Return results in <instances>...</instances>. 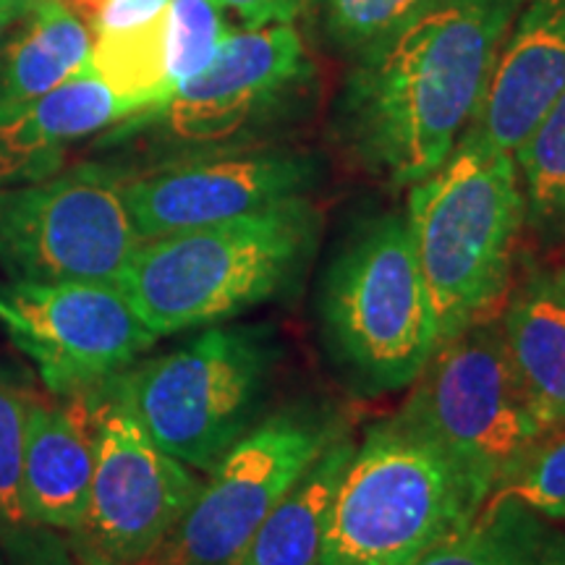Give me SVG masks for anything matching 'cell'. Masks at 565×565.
I'll return each instance as SVG.
<instances>
[{"instance_id":"6da1fadb","label":"cell","mask_w":565,"mask_h":565,"mask_svg":"<svg viewBox=\"0 0 565 565\" xmlns=\"http://www.w3.org/2000/svg\"><path fill=\"white\" fill-rule=\"evenodd\" d=\"M524 0H435L404 30L356 55L341 100L351 152L395 186L448 160L471 124Z\"/></svg>"},{"instance_id":"7a4b0ae2","label":"cell","mask_w":565,"mask_h":565,"mask_svg":"<svg viewBox=\"0 0 565 565\" xmlns=\"http://www.w3.org/2000/svg\"><path fill=\"white\" fill-rule=\"evenodd\" d=\"M317 236L320 212L296 196L236 221L141 242L118 286L158 338L210 328L294 286Z\"/></svg>"},{"instance_id":"3957f363","label":"cell","mask_w":565,"mask_h":565,"mask_svg":"<svg viewBox=\"0 0 565 565\" xmlns=\"http://www.w3.org/2000/svg\"><path fill=\"white\" fill-rule=\"evenodd\" d=\"M406 221L433 301L437 343L498 315L526 225L513 154L466 129L448 160L412 183Z\"/></svg>"},{"instance_id":"277c9868","label":"cell","mask_w":565,"mask_h":565,"mask_svg":"<svg viewBox=\"0 0 565 565\" xmlns=\"http://www.w3.org/2000/svg\"><path fill=\"white\" fill-rule=\"evenodd\" d=\"M490 498L398 416L374 424L338 482L320 565H416Z\"/></svg>"},{"instance_id":"5b68a950","label":"cell","mask_w":565,"mask_h":565,"mask_svg":"<svg viewBox=\"0 0 565 565\" xmlns=\"http://www.w3.org/2000/svg\"><path fill=\"white\" fill-rule=\"evenodd\" d=\"M320 322L330 356L359 393L414 385L437 349V322L406 215H374L345 238L324 273Z\"/></svg>"},{"instance_id":"8992f818","label":"cell","mask_w":565,"mask_h":565,"mask_svg":"<svg viewBox=\"0 0 565 565\" xmlns=\"http://www.w3.org/2000/svg\"><path fill=\"white\" fill-rule=\"evenodd\" d=\"M309 76L307 47L291 24L228 32L207 68L158 108L116 124L97 150L116 158L134 152L141 160L139 171H147L194 154L252 147L299 100Z\"/></svg>"},{"instance_id":"52a82bcc","label":"cell","mask_w":565,"mask_h":565,"mask_svg":"<svg viewBox=\"0 0 565 565\" xmlns=\"http://www.w3.org/2000/svg\"><path fill=\"white\" fill-rule=\"evenodd\" d=\"M278 359L270 324H210L189 343L129 366L113 387L166 454L210 471L257 427Z\"/></svg>"},{"instance_id":"ba28073f","label":"cell","mask_w":565,"mask_h":565,"mask_svg":"<svg viewBox=\"0 0 565 565\" xmlns=\"http://www.w3.org/2000/svg\"><path fill=\"white\" fill-rule=\"evenodd\" d=\"M395 416L454 456L487 494L550 435L521 391L498 315L437 343Z\"/></svg>"},{"instance_id":"9c48e42d","label":"cell","mask_w":565,"mask_h":565,"mask_svg":"<svg viewBox=\"0 0 565 565\" xmlns=\"http://www.w3.org/2000/svg\"><path fill=\"white\" fill-rule=\"evenodd\" d=\"M139 246L126 171L110 160L0 192V265L11 280L118 282Z\"/></svg>"},{"instance_id":"30bf717a","label":"cell","mask_w":565,"mask_h":565,"mask_svg":"<svg viewBox=\"0 0 565 565\" xmlns=\"http://www.w3.org/2000/svg\"><path fill=\"white\" fill-rule=\"evenodd\" d=\"M338 435L343 424L303 404L259 419L212 466L179 524L139 565H242L278 500Z\"/></svg>"},{"instance_id":"8fae6325","label":"cell","mask_w":565,"mask_h":565,"mask_svg":"<svg viewBox=\"0 0 565 565\" xmlns=\"http://www.w3.org/2000/svg\"><path fill=\"white\" fill-rule=\"evenodd\" d=\"M95 471L82 521L68 532L76 565H139L192 505L200 479L147 435L113 383L87 395Z\"/></svg>"},{"instance_id":"7c38bea8","label":"cell","mask_w":565,"mask_h":565,"mask_svg":"<svg viewBox=\"0 0 565 565\" xmlns=\"http://www.w3.org/2000/svg\"><path fill=\"white\" fill-rule=\"evenodd\" d=\"M0 324L55 398L100 391L158 341L118 282L11 280Z\"/></svg>"},{"instance_id":"4fadbf2b","label":"cell","mask_w":565,"mask_h":565,"mask_svg":"<svg viewBox=\"0 0 565 565\" xmlns=\"http://www.w3.org/2000/svg\"><path fill=\"white\" fill-rule=\"evenodd\" d=\"M317 179L320 160L315 154L238 147L129 173L126 204L141 242H150L307 196Z\"/></svg>"},{"instance_id":"5bb4252c","label":"cell","mask_w":565,"mask_h":565,"mask_svg":"<svg viewBox=\"0 0 565 565\" xmlns=\"http://www.w3.org/2000/svg\"><path fill=\"white\" fill-rule=\"evenodd\" d=\"M565 92V0H524L466 129L515 154Z\"/></svg>"},{"instance_id":"9a60e30c","label":"cell","mask_w":565,"mask_h":565,"mask_svg":"<svg viewBox=\"0 0 565 565\" xmlns=\"http://www.w3.org/2000/svg\"><path fill=\"white\" fill-rule=\"evenodd\" d=\"M129 116H137V108L92 68L32 103L0 105V192L61 173L76 141Z\"/></svg>"},{"instance_id":"2e32d148","label":"cell","mask_w":565,"mask_h":565,"mask_svg":"<svg viewBox=\"0 0 565 565\" xmlns=\"http://www.w3.org/2000/svg\"><path fill=\"white\" fill-rule=\"evenodd\" d=\"M95 471V419L87 395L45 404L34 395L26 414L24 498L34 526L74 532L89 500Z\"/></svg>"},{"instance_id":"e0dca14e","label":"cell","mask_w":565,"mask_h":565,"mask_svg":"<svg viewBox=\"0 0 565 565\" xmlns=\"http://www.w3.org/2000/svg\"><path fill=\"white\" fill-rule=\"evenodd\" d=\"M503 341L529 406L547 433L565 427V273L534 267L498 312Z\"/></svg>"},{"instance_id":"ac0fdd59","label":"cell","mask_w":565,"mask_h":565,"mask_svg":"<svg viewBox=\"0 0 565 565\" xmlns=\"http://www.w3.org/2000/svg\"><path fill=\"white\" fill-rule=\"evenodd\" d=\"M87 21L63 0H34L0 53V105L32 103L89 68Z\"/></svg>"},{"instance_id":"d6986e66","label":"cell","mask_w":565,"mask_h":565,"mask_svg":"<svg viewBox=\"0 0 565 565\" xmlns=\"http://www.w3.org/2000/svg\"><path fill=\"white\" fill-rule=\"evenodd\" d=\"M353 448L343 433L315 458L254 534L242 565H320L330 508Z\"/></svg>"},{"instance_id":"ffe728a7","label":"cell","mask_w":565,"mask_h":565,"mask_svg":"<svg viewBox=\"0 0 565 565\" xmlns=\"http://www.w3.org/2000/svg\"><path fill=\"white\" fill-rule=\"evenodd\" d=\"M416 565H565V534L513 500L490 498Z\"/></svg>"},{"instance_id":"44dd1931","label":"cell","mask_w":565,"mask_h":565,"mask_svg":"<svg viewBox=\"0 0 565 565\" xmlns=\"http://www.w3.org/2000/svg\"><path fill=\"white\" fill-rule=\"evenodd\" d=\"M89 68L137 113L173 95L166 66V11L141 26L95 32Z\"/></svg>"},{"instance_id":"7402d4cb","label":"cell","mask_w":565,"mask_h":565,"mask_svg":"<svg viewBox=\"0 0 565 565\" xmlns=\"http://www.w3.org/2000/svg\"><path fill=\"white\" fill-rule=\"evenodd\" d=\"M526 225L545 244L565 238V92L515 150Z\"/></svg>"},{"instance_id":"603a6c76","label":"cell","mask_w":565,"mask_h":565,"mask_svg":"<svg viewBox=\"0 0 565 565\" xmlns=\"http://www.w3.org/2000/svg\"><path fill=\"white\" fill-rule=\"evenodd\" d=\"M34 395L26 372L0 359V534L34 526L26 521L21 498L26 414Z\"/></svg>"},{"instance_id":"cb8c5ba5","label":"cell","mask_w":565,"mask_h":565,"mask_svg":"<svg viewBox=\"0 0 565 565\" xmlns=\"http://www.w3.org/2000/svg\"><path fill=\"white\" fill-rule=\"evenodd\" d=\"M228 32L217 0H168L166 66L173 92L210 66Z\"/></svg>"},{"instance_id":"d4e9b609","label":"cell","mask_w":565,"mask_h":565,"mask_svg":"<svg viewBox=\"0 0 565 565\" xmlns=\"http://www.w3.org/2000/svg\"><path fill=\"white\" fill-rule=\"evenodd\" d=\"M547 521H565V427L553 429L490 492Z\"/></svg>"},{"instance_id":"484cf974","label":"cell","mask_w":565,"mask_h":565,"mask_svg":"<svg viewBox=\"0 0 565 565\" xmlns=\"http://www.w3.org/2000/svg\"><path fill=\"white\" fill-rule=\"evenodd\" d=\"M435 0H320L324 30L341 51H370L433 6Z\"/></svg>"},{"instance_id":"4316f807","label":"cell","mask_w":565,"mask_h":565,"mask_svg":"<svg viewBox=\"0 0 565 565\" xmlns=\"http://www.w3.org/2000/svg\"><path fill=\"white\" fill-rule=\"evenodd\" d=\"M0 565H76L55 529L24 526L0 534Z\"/></svg>"},{"instance_id":"83f0119b","label":"cell","mask_w":565,"mask_h":565,"mask_svg":"<svg viewBox=\"0 0 565 565\" xmlns=\"http://www.w3.org/2000/svg\"><path fill=\"white\" fill-rule=\"evenodd\" d=\"M223 11H231L244 30L267 24H291L315 0H217Z\"/></svg>"},{"instance_id":"f1b7e54d","label":"cell","mask_w":565,"mask_h":565,"mask_svg":"<svg viewBox=\"0 0 565 565\" xmlns=\"http://www.w3.org/2000/svg\"><path fill=\"white\" fill-rule=\"evenodd\" d=\"M168 0H108L103 11L97 13L92 30L95 32H116L141 26L166 11Z\"/></svg>"},{"instance_id":"f546056e","label":"cell","mask_w":565,"mask_h":565,"mask_svg":"<svg viewBox=\"0 0 565 565\" xmlns=\"http://www.w3.org/2000/svg\"><path fill=\"white\" fill-rule=\"evenodd\" d=\"M30 11V6H21V3H0V53H3L6 40L13 32V26L19 24L21 17Z\"/></svg>"},{"instance_id":"4dcf8cb0","label":"cell","mask_w":565,"mask_h":565,"mask_svg":"<svg viewBox=\"0 0 565 565\" xmlns=\"http://www.w3.org/2000/svg\"><path fill=\"white\" fill-rule=\"evenodd\" d=\"M63 3L68 6L71 11L76 13V17H82L87 24H95L97 13L103 11V6L108 3V0H63Z\"/></svg>"},{"instance_id":"1f68e13d","label":"cell","mask_w":565,"mask_h":565,"mask_svg":"<svg viewBox=\"0 0 565 565\" xmlns=\"http://www.w3.org/2000/svg\"><path fill=\"white\" fill-rule=\"evenodd\" d=\"M0 3H21V6H32L34 0H0Z\"/></svg>"},{"instance_id":"d6a6232c","label":"cell","mask_w":565,"mask_h":565,"mask_svg":"<svg viewBox=\"0 0 565 565\" xmlns=\"http://www.w3.org/2000/svg\"><path fill=\"white\" fill-rule=\"evenodd\" d=\"M563 273H565V265H563Z\"/></svg>"}]
</instances>
